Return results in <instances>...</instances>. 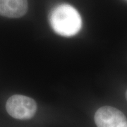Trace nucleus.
Segmentation results:
<instances>
[{
  "mask_svg": "<svg viewBox=\"0 0 127 127\" xmlns=\"http://www.w3.org/2000/svg\"><path fill=\"white\" fill-rule=\"evenodd\" d=\"M126 99L127 100V92H126Z\"/></svg>",
  "mask_w": 127,
  "mask_h": 127,
  "instance_id": "nucleus-5",
  "label": "nucleus"
},
{
  "mask_svg": "<svg viewBox=\"0 0 127 127\" xmlns=\"http://www.w3.org/2000/svg\"><path fill=\"white\" fill-rule=\"evenodd\" d=\"M50 23L55 32L65 37L76 35L82 27L81 17L77 10L66 4L53 9L50 15Z\"/></svg>",
  "mask_w": 127,
  "mask_h": 127,
  "instance_id": "nucleus-1",
  "label": "nucleus"
},
{
  "mask_svg": "<svg viewBox=\"0 0 127 127\" xmlns=\"http://www.w3.org/2000/svg\"><path fill=\"white\" fill-rule=\"evenodd\" d=\"M95 122L97 127H127L126 116L118 109L103 106L95 114Z\"/></svg>",
  "mask_w": 127,
  "mask_h": 127,
  "instance_id": "nucleus-3",
  "label": "nucleus"
},
{
  "mask_svg": "<svg viewBox=\"0 0 127 127\" xmlns=\"http://www.w3.org/2000/svg\"><path fill=\"white\" fill-rule=\"evenodd\" d=\"M6 109L10 116L17 119H30L34 117L37 109L35 101L22 95H14L9 97Z\"/></svg>",
  "mask_w": 127,
  "mask_h": 127,
  "instance_id": "nucleus-2",
  "label": "nucleus"
},
{
  "mask_svg": "<svg viewBox=\"0 0 127 127\" xmlns=\"http://www.w3.org/2000/svg\"><path fill=\"white\" fill-rule=\"evenodd\" d=\"M27 0H0V15L7 18H20L28 11Z\"/></svg>",
  "mask_w": 127,
  "mask_h": 127,
  "instance_id": "nucleus-4",
  "label": "nucleus"
}]
</instances>
